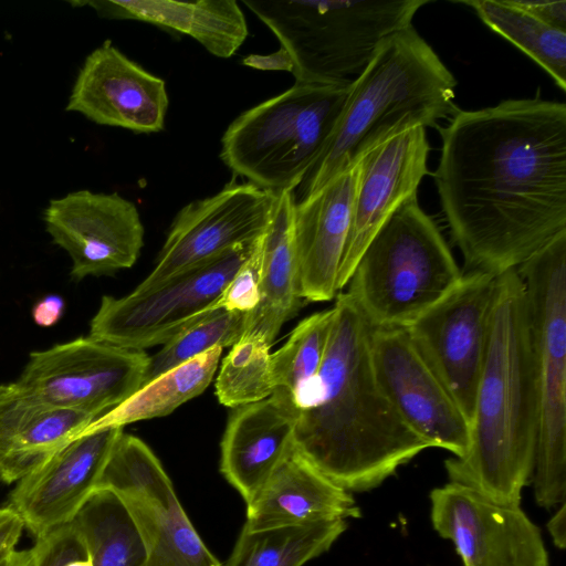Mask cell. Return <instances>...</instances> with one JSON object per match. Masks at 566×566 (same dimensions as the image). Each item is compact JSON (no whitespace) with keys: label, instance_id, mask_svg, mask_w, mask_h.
<instances>
[{"label":"cell","instance_id":"20","mask_svg":"<svg viewBox=\"0 0 566 566\" xmlns=\"http://www.w3.org/2000/svg\"><path fill=\"white\" fill-rule=\"evenodd\" d=\"M357 176L358 166L355 164L295 202L293 244L302 298L329 301L339 292L337 279Z\"/></svg>","mask_w":566,"mask_h":566},{"label":"cell","instance_id":"14","mask_svg":"<svg viewBox=\"0 0 566 566\" xmlns=\"http://www.w3.org/2000/svg\"><path fill=\"white\" fill-rule=\"evenodd\" d=\"M371 364L376 380L402 421L430 448L463 457L470 423L403 327H373Z\"/></svg>","mask_w":566,"mask_h":566},{"label":"cell","instance_id":"1","mask_svg":"<svg viewBox=\"0 0 566 566\" xmlns=\"http://www.w3.org/2000/svg\"><path fill=\"white\" fill-rule=\"evenodd\" d=\"M433 174L465 272L516 270L566 231V105L505 99L439 128Z\"/></svg>","mask_w":566,"mask_h":566},{"label":"cell","instance_id":"4","mask_svg":"<svg viewBox=\"0 0 566 566\" xmlns=\"http://www.w3.org/2000/svg\"><path fill=\"white\" fill-rule=\"evenodd\" d=\"M457 80L412 25L387 39L350 84L334 132L307 175L303 197L412 126L455 114Z\"/></svg>","mask_w":566,"mask_h":566},{"label":"cell","instance_id":"27","mask_svg":"<svg viewBox=\"0 0 566 566\" xmlns=\"http://www.w3.org/2000/svg\"><path fill=\"white\" fill-rule=\"evenodd\" d=\"M71 524L93 566H146L147 553L139 530L113 491L96 489Z\"/></svg>","mask_w":566,"mask_h":566},{"label":"cell","instance_id":"3","mask_svg":"<svg viewBox=\"0 0 566 566\" xmlns=\"http://www.w3.org/2000/svg\"><path fill=\"white\" fill-rule=\"evenodd\" d=\"M538 395L523 282L516 270L497 275L488 344L461 458L446 460L451 482L502 505L520 506L533 476Z\"/></svg>","mask_w":566,"mask_h":566},{"label":"cell","instance_id":"5","mask_svg":"<svg viewBox=\"0 0 566 566\" xmlns=\"http://www.w3.org/2000/svg\"><path fill=\"white\" fill-rule=\"evenodd\" d=\"M276 36L282 70L295 82L350 84L382 43L412 25L428 0H243Z\"/></svg>","mask_w":566,"mask_h":566},{"label":"cell","instance_id":"12","mask_svg":"<svg viewBox=\"0 0 566 566\" xmlns=\"http://www.w3.org/2000/svg\"><path fill=\"white\" fill-rule=\"evenodd\" d=\"M496 277L463 273L444 297L406 327L469 423L486 350Z\"/></svg>","mask_w":566,"mask_h":566},{"label":"cell","instance_id":"11","mask_svg":"<svg viewBox=\"0 0 566 566\" xmlns=\"http://www.w3.org/2000/svg\"><path fill=\"white\" fill-rule=\"evenodd\" d=\"M125 504L142 535L146 566H224L205 545L150 448L120 433L97 486Z\"/></svg>","mask_w":566,"mask_h":566},{"label":"cell","instance_id":"31","mask_svg":"<svg viewBox=\"0 0 566 566\" xmlns=\"http://www.w3.org/2000/svg\"><path fill=\"white\" fill-rule=\"evenodd\" d=\"M270 347L264 338L251 334H244L232 345L216 380L220 403L238 408L273 394Z\"/></svg>","mask_w":566,"mask_h":566},{"label":"cell","instance_id":"25","mask_svg":"<svg viewBox=\"0 0 566 566\" xmlns=\"http://www.w3.org/2000/svg\"><path fill=\"white\" fill-rule=\"evenodd\" d=\"M295 202L293 191L276 196L262 244L260 301L245 316L244 334L261 336L270 345L283 324L297 313L303 300L298 291L293 244Z\"/></svg>","mask_w":566,"mask_h":566},{"label":"cell","instance_id":"38","mask_svg":"<svg viewBox=\"0 0 566 566\" xmlns=\"http://www.w3.org/2000/svg\"><path fill=\"white\" fill-rule=\"evenodd\" d=\"M36 554L32 546L28 549H12L0 557V566H35Z\"/></svg>","mask_w":566,"mask_h":566},{"label":"cell","instance_id":"19","mask_svg":"<svg viewBox=\"0 0 566 566\" xmlns=\"http://www.w3.org/2000/svg\"><path fill=\"white\" fill-rule=\"evenodd\" d=\"M168 105L165 81L106 40L85 57L65 111L98 125L151 134L165 128Z\"/></svg>","mask_w":566,"mask_h":566},{"label":"cell","instance_id":"35","mask_svg":"<svg viewBox=\"0 0 566 566\" xmlns=\"http://www.w3.org/2000/svg\"><path fill=\"white\" fill-rule=\"evenodd\" d=\"M23 523L18 514L8 505L0 507V557L17 547L22 532Z\"/></svg>","mask_w":566,"mask_h":566},{"label":"cell","instance_id":"28","mask_svg":"<svg viewBox=\"0 0 566 566\" xmlns=\"http://www.w3.org/2000/svg\"><path fill=\"white\" fill-rule=\"evenodd\" d=\"M346 528L345 520L242 528L226 566H303L328 551Z\"/></svg>","mask_w":566,"mask_h":566},{"label":"cell","instance_id":"37","mask_svg":"<svg viewBox=\"0 0 566 566\" xmlns=\"http://www.w3.org/2000/svg\"><path fill=\"white\" fill-rule=\"evenodd\" d=\"M565 524H566V510L565 503L560 504L557 512L549 518L547 530L553 538L555 546L560 549L565 548Z\"/></svg>","mask_w":566,"mask_h":566},{"label":"cell","instance_id":"8","mask_svg":"<svg viewBox=\"0 0 566 566\" xmlns=\"http://www.w3.org/2000/svg\"><path fill=\"white\" fill-rule=\"evenodd\" d=\"M525 291L538 395L536 503L566 494V231L516 269Z\"/></svg>","mask_w":566,"mask_h":566},{"label":"cell","instance_id":"18","mask_svg":"<svg viewBox=\"0 0 566 566\" xmlns=\"http://www.w3.org/2000/svg\"><path fill=\"white\" fill-rule=\"evenodd\" d=\"M429 151L426 127L412 126L394 134L356 163L358 176L338 272V291L346 286L378 229L406 200L417 196L419 184L428 174Z\"/></svg>","mask_w":566,"mask_h":566},{"label":"cell","instance_id":"16","mask_svg":"<svg viewBox=\"0 0 566 566\" xmlns=\"http://www.w3.org/2000/svg\"><path fill=\"white\" fill-rule=\"evenodd\" d=\"M43 220L52 241L69 254L74 280L130 268L144 245L137 207L116 192L66 193L50 200Z\"/></svg>","mask_w":566,"mask_h":566},{"label":"cell","instance_id":"17","mask_svg":"<svg viewBox=\"0 0 566 566\" xmlns=\"http://www.w3.org/2000/svg\"><path fill=\"white\" fill-rule=\"evenodd\" d=\"M122 432L106 427L82 434L15 482L7 505L34 539L73 522L96 491Z\"/></svg>","mask_w":566,"mask_h":566},{"label":"cell","instance_id":"32","mask_svg":"<svg viewBox=\"0 0 566 566\" xmlns=\"http://www.w3.org/2000/svg\"><path fill=\"white\" fill-rule=\"evenodd\" d=\"M245 316L242 312L217 308L172 337L149 356L143 386L213 347L234 345L245 332Z\"/></svg>","mask_w":566,"mask_h":566},{"label":"cell","instance_id":"9","mask_svg":"<svg viewBox=\"0 0 566 566\" xmlns=\"http://www.w3.org/2000/svg\"><path fill=\"white\" fill-rule=\"evenodd\" d=\"M240 244L146 291L104 295L88 336L144 350L165 344L217 310V304L255 242Z\"/></svg>","mask_w":566,"mask_h":566},{"label":"cell","instance_id":"2","mask_svg":"<svg viewBox=\"0 0 566 566\" xmlns=\"http://www.w3.org/2000/svg\"><path fill=\"white\" fill-rule=\"evenodd\" d=\"M333 311L323 364L296 402L294 450L342 489L367 491L430 447L376 380L374 326L346 292L336 295Z\"/></svg>","mask_w":566,"mask_h":566},{"label":"cell","instance_id":"33","mask_svg":"<svg viewBox=\"0 0 566 566\" xmlns=\"http://www.w3.org/2000/svg\"><path fill=\"white\" fill-rule=\"evenodd\" d=\"M264 233L258 239L251 254L241 264L226 286L217 304V308L248 314L258 306L260 301Z\"/></svg>","mask_w":566,"mask_h":566},{"label":"cell","instance_id":"6","mask_svg":"<svg viewBox=\"0 0 566 566\" xmlns=\"http://www.w3.org/2000/svg\"><path fill=\"white\" fill-rule=\"evenodd\" d=\"M462 276L439 228L413 196L368 242L346 293L374 327L406 328Z\"/></svg>","mask_w":566,"mask_h":566},{"label":"cell","instance_id":"36","mask_svg":"<svg viewBox=\"0 0 566 566\" xmlns=\"http://www.w3.org/2000/svg\"><path fill=\"white\" fill-rule=\"evenodd\" d=\"M63 311V298L59 295H48L33 306L32 317L35 324L48 327L62 317Z\"/></svg>","mask_w":566,"mask_h":566},{"label":"cell","instance_id":"30","mask_svg":"<svg viewBox=\"0 0 566 566\" xmlns=\"http://www.w3.org/2000/svg\"><path fill=\"white\" fill-rule=\"evenodd\" d=\"M333 317V307L310 315L293 329L287 342L271 354L274 387L286 392L294 406L317 377L326 353Z\"/></svg>","mask_w":566,"mask_h":566},{"label":"cell","instance_id":"10","mask_svg":"<svg viewBox=\"0 0 566 566\" xmlns=\"http://www.w3.org/2000/svg\"><path fill=\"white\" fill-rule=\"evenodd\" d=\"M148 363L145 350L78 337L31 353L14 384L41 406L96 419L143 386Z\"/></svg>","mask_w":566,"mask_h":566},{"label":"cell","instance_id":"21","mask_svg":"<svg viewBox=\"0 0 566 566\" xmlns=\"http://www.w3.org/2000/svg\"><path fill=\"white\" fill-rule=\"evenodd\" d=\"M295 420L296 408L281 389L230 415L221 440L220 471L245 503L294 451Z\"/></svg>","mask_w":566,"mask_h":566},{"label":"cell","instance_id":"26","mask_svg":"<svg viewBox=\"0 0 566 566\" xmlns=\"http://www.w3.org/2000/svg\"><path fill=\"white\" fill-rule=\"evenodd\" d=\"M221 353L222 347H213L159 375L124 402L93 420L80 436L171 413L205 391L217 371Z\"/></svg>","mask_w":566,"mask_h":566},{"label":"cell","instance_id":"24","mask_svg":"<svg viewBox=\"0 0 566 566\" xmlns=\"http://www.w3.org/2000/svg\"><path fill=\"white\" fill-rule=\"evenodd\" d=\"M90 7L99 17L136 20L195 39L210 54L228 59L248 36L244 13L235 0H85L67 1Z\"/></svg>","mask_w":566,"mask_h":566},{"label":"cell","instance_id":"34","mask_svg":"<svg viewBox=\"0 0 566 566\" xmlns=\"http://www.w3.org/2000/svg\"><path fill=\"white\" fill-rule=\"evenodd\" d=\"M513 1L543 23L566 32V1Z\"/></svg>","mask_w":566,"mask_h":566},{"label":"cell","instance_id":"29","mask_svg":"<svg viewBox=\"0 0 566 566\" xmlns=\"http://www.w3.org/2000/svg\"><path fill=\"white\" fill-rule=\"evenodd\" d=\"M458 3L471 7L491 30L536 62L562 91L566 90V32L543 23L513 0Z\"/></svg>","mask_w":566,"mask_h":566},{"label":"cell","instance_id":"23","mask_svg":"<svg viewBox=\"0 0 566 566\" xmlns=\"http://www.w3.org/2000/svg\"><path fill=\"white\" fill-rule=\"evenodd\" d=\"M93 416L41 406L13 382L0 385V481L14 483L62 449Z\"/></svg>","mask_w":566,"mask_h":566},{"label":"cell","instance_id":"15","mask_svg":"<svg viewBox=\"0 0 566 566\" xmlns=\"http://www.w3.org/2000/svg\"><path fill=\"white\" fill-rule=\"evenodd\" d=\"M431 522L464 566H548L539 528L520 506L494 503L450 482L430 493Z\"/></svg>","mask_w":566,"mask_h":566},{"label":"cell","instance_id":"7","mask_svg":"<svg viewBox=\"0 0 566 566\" xmlns=\"http://www.w3.org/2000/svg\"><path fill=\"white\" fill-rule=\"evenodd\" d=\"M350 84L295 82L247 109L226 129L221 160L234 175L263 190L293 191L322 156Z\"/></svg>","mask_w":566,"mask_h":566},{"label":"cell","instance_id":"22","mask_svg":"<svg viewBox=\"0 0 566 566\" xmlns=\"http://www.w3.org/2000/svg\"><path fill=\"white\" fill-rule=\"evenodd\" d=\"M360 516L350 493L294 450L247 503L243 528L256 531Z\"/></svg>","mask_w":566,"mask_h":566},{"label":"cell","instance_id":"13","mask_svg":"<svg viewBox=\"0 0 566 566\" xmlns=\"http://www.w3.org/2000/svg\"><path fill=\"white\" fill-rule=\"evenodd\" d=\"M277 193L232 179L217 193L186 205L175 217L157 262L135 289L146 291L268 229Z\"/></svg>","mask_w":566,"mask_h":566}]
</instances>
